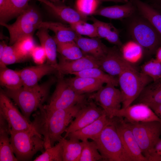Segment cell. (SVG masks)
<instances>
[{
	"instance_id": "obj_45",
	"label": "cell",
	"mask_w": 161,
	"mask_h": 161,
	"mask_svg": "<svg viewBox=\"0 0 161 161\" xmlns=\"http://www.w3.org/2000/svg\"><path fill=\"white\" fill-rule=\"evenodd\" d=\"M148 105L161 120V104H151Z\"/></svg>"
},
{
	"instance_id": "obj_14",
	"label": "cell",
	"mask_w": 161,
	"mask_h": 161,
	"mask_svg": "<svg viewBox=\"0 0 161 161\" xmlns=\"http://www.w3.org/2000/svg\"><path fill=\"white\" fill-rule=\"evenodd\" d=\"M115 116L122 117L125 121L132 123L154 121L161 122L160 119L149 106L143 103L121 108L116 112Z\"/></svg>"
},
{
	"instance_id": "obj_24",
	"label": "cell",
	"mask_w": 161,
	"mask_h": 161,
	"mask_svg": "<svg viewBox=\"0 0 161 161\" xmlns=\"http://www.w3.org/2000/svg\"><path fill=\"white\" fill-rule=\"evenodd\" d=\"M48 29L43 27L39 28L36 33L41 44L44 48L47 56V62L58 70V63L57 61V44L53 38L49 34Z\"/></svg>"
},
{
	"instance_id": "obj_16",
	"label": "cell",
	"mask_w": 161,
	"mask_h": 161,
	"mask_svg": "<svg viewBox=\"0 0 161 161\" xmlns=\"http://www.w3.org/2000/svg\"><path fill=\"white\" fill-rule=\"evenodd\" d=\"M94 67L99 68V61L90 55L85 54L80 58L72 60L66 59L60 56L58 73L62 75L72 74Z\"/></svg>"
},
{
	"instance_id": "obj_21",
	"label": "cell",
	"mask_w": 161,
	"mask_h": 161,
	"mask_svg": "<svg viewBox=\"0 0 161 161\" xmlns=\"http://www.w3.org/2000/svg\"><path fill=\"white\" fill-rule=\"evenodd\" d=\"M136 9L130 0L123 5L98 8L93 15L101 16L111 19L121 20L131 16Z\"/></svg>"
},
{
	"instance_id": "obj_4",
	"label": "cell",
	"mask_w": 161,
	"mask_h": 161,
	"mask_svg": "<svg viewBox=\"0 0 161 161\" xmlns=\"http://www.w3.org/2000/svg\"><path fill=\"white\" fill-rule=\"evenodd\" d=\"M10 140L13 153L18 161L29 160L38 152L44 151L43 137L36 131L11 132Z\"/></svg>"
},
{
	"instance_id": "obj_5",
	"label": "cell",
	"mask_w": 161,
	"mask_h": 161,
	"mask_svg": "<svg viewBox=\"0 0 161 161\" xmlns=\"http://www.w3.org/2000/svg\"><path fill=\"white\" fill-rule=\"evenodd\" d=\"M118 77L122 98V108L131 105L144 88L153 81L151 78L138 71L134 66L125 70Z\"/></svg>"
},
{
	"instance_id": "obj_10",
	"label": "cell",
	"mask_w": 161,
	"mask_h": 161,
	"mask_svg": "<svg viewBox=\"0 0 161 161\" xmlns=\"http://www.w3.org/2000/svg\"><path fill=\"white\" fill-rule=\"evenodd\" d=\"M0 115L6 120L10 132L22 131H36L3 89L0 92Z\"/></svg>"
},
{
	"instance_id": "obj_35",
	"label": "cell",
	"mask_w": 161,
	"mask_h": 161,
	"mask_svg": "<svg viewBox=\"0 0 161 161\" xmlns=\"http://www.w3.org/2000/svg\"><path fill=\"white\" fill-rule=\"evenodd\" d=\"M83 141V145L79 161H103L102 157L94 141Z\"/></svg>"
},
{
	"instance_id": "obj_30",
	"label": "cell",
	"mask_w": 161,
	"mask_h": 161,
	"mask_svg": "<svg viewBox=\"0 0 161 161\" xmlns=\"http://www.w3.org/2000/svg\"><path fill=\"white\" fill-rule=\"evenodd\" d=\"M120 50L124 59L132 65L139 62L144 53L142 47L134 40L129 41L122 44Z\"/></svg>"
},
{
	"instance_id": "obj_37",
	"label": "cell",
	"mask_w": 161,
	"mask_h": 161,
	"mask_svg": "<svg viewBox=\"0 0 161 161\" xmlns=\"http://www.w3.org/2000/svg\"><path fill=\"white\" fill-rule=\"evenodd\" d=\"M26 60L16 50L13 45L6 44L2 55L0 58V67L23 62Z\"/></svg>"
},
{
	"instance_id": "obj_39",
	"label": "cell",
	"mask_w": 161,
	"mask_h": 161,
	"mask_svg": "<svg viewBox=\"0 0 161 161\" xmlns=\"http://www.w3.org/2000/svg\"><path fill=\"white\" fill-rule=\"evenodd\" d=\"M69 26L79 35L90 38L98 37L96 28L93 23L90 24L86 21H82L69 24Z\"/></svg>"
},
{
	"instance_id": "obj_6",
	"label": "cell",
	"mask_w": 161,
	"mask_h": 161,
	"mask_svg": "<svg viewBox=\"0 0 161 161\" xmlns=\"http://www.w3.org/2000/svg\"><path fill=\"white\" fill-rule=\"evenodd\" d=\"M16 21L11 24L0 23L6 27L10 34L9 45H12L22 38L33 35L35 30L39 29L43 21L37 7L29 4L28 7L17 17Z\"/></svg>"
},
{
	"instance_id": "obj_32",
	"label": "cell",
	"mask_w": 161,
	"mask_h": 161,
	"mask_svg": "<svg viewBox=\"0 0 161 161\" xmlns=\"http://www.w3.org/2000/svg\"><path fill=\"white\" fill-rule=\"evenodd\" d=\"M72 74L76 76L95 78L101 81L104 83L111 84L116 86L118 85V78L108 74L99 68H89Z\"/></svg>"
},
{
	"instance_id": "obj_31",
	"label": "cell",
	"mask_w": 161,
	"mask_h": 161,
	"mask_svg": "<svg viewBox=\"0 0 161 161\" xmlns=\"http://www.w3.org/2000/svg\"><path fill=\"white\" fill-rule=\"evenodd\" d=\"M0 84L5 88L16 89L23 86L21 78L17 70L6 66L0 67Z\"/></svg>"
},
{
	"instance_id": "obj_28",
	"label": "cell",
	"mask_w": 161,
	"mask_h": 161,
	"mask_svg": "<svg viewBox=\"0 0 161 161\" xmlns=\"http://www.w3.org/2000/svg\"><path fill=\"white\" fill-rule=\"evenodd\" d=\"M136 100L147 105L161 104V77L148 84Z\"/></svg>"
},
{
	"instance_id": "obj_26",
	"label": "cell",
	"mask_w": 161,
	"mask_h": 161,
	"mask_svg": "<svg viewBox=\"0 0 161 161\" xmlns=\"http://www.w3.org/2000/svg\"><path fill=\"white\" fill-rule=\"evenodd\" d=\"M91 19L96 26L98 38H104L120 47L123 44L120 38L119 31L112 23L100 21L93 16Z\"/></svg>"
},
{
	"instance_id": "obj_40",
	"label": "cell",
	"mask_w": 161,
	"mask_h": 161,
	"mask_svg": "<svg viewBox=\"0 0 161 161\" xmlns=\"http://www.w3.org/2000/svg\"><path fill=\"white\" fill-rule=\"evenodd\" d=\"M141 72L155 81L161 77V63L155 58L148 61L141 67Z\"/></svg>"
},
{
	"instance_id": "obj_17",
	"label": "cell",
	"mask_w": 161,
	"mask_h": 161,
	"mask_svg": "<svg viewBox=\"0 0 161 161\" xmlns=\"http://www.w3.org/2000/svg\"><path fill=\"white\" fill-rule=\"evenodd\" d=\"M40 2L56 17L69 24L88 19V17L82 15L76 9L62 4L60 1L53 2L48 0H41Z\"/></svg>"
},
{
	"instance_id": "obj_2",
	"label": "cell",
	"mask_w": 161,
	"mask_h": 161,
	"mask_svg": "<svg viewBox=\"0 0 161 161\" xmlns=\"http://www.w3.org/2000/svg\"><path fill=\"white\" fill-rule=\"evenodd\" d=\"M57 78L52 77L44 82L31 87L23 86L16 89L4 88L6 95L20 109L21 113L30 122L32 112L36 111L47 99L52 86Z\"/></svg>"
},
{
	"instance_id": "obj_1",
	"label": "cell",
	"mask_w": 161,
	"mask_h": 161,
	"mask_svg": "<svg viewBox=\"0 0 161 161\" xmlns=\"http://www.w3.org/2000/svg\"><path fill=\"white\" fill-rule=\"evenodd\" d=\"M86 102L67 108L52 110L45 109L43 105L32 115V124L43 137L45 150L53 146L62 138L63 133Z\"/></svg>"
},
{
	"instance_id": "obj_7",
	"label": "cell",
	"mask_w": 161,
	"mask_h": 161,
	"mask_svg": "<svg viewBox=\"0 0 161 161\" xmlns=\"http://www.w3.org/2000/svg\"><path fill=\"white\" fill-rule=\"evenodd\" d=\"M125 122L132 131L143 155L148 161L154 147L160 139L161 122L157 121L139 123Z\"/></svg>"
},
{
	"instance_id": "obj_43",
	"label": "cell",
	"mask_w": 161,
	"mask_h": 161,
	"mask_svg": "<svg viewBox=\"0 0 161 161\" xmlns=\"http://www.w3.org/2000/svg\"><path fill=\"white\" fill-rule=\"evenodd\" d=\"M31 57L34 62L37 65L44 64L47 60L45 51L41 46H35L31 53Z\"/></svg>"
},
{
	"instance_id": "obj_18",
	"label": "cell",
	"mask_w": 161,
	"mask_h": 161,
	"mask_svg": "<svg viewBox=\"0 0 161 161\" xmlns=\"http://www.w3.org/2000/svg\"><path fill=\"white\" fill-rule=\"evenodd\" d=\"M22 80L23 86L31 87L38 84L44 76L52 73H58L57 69L46 63L17 70Z\"/></svg>"
},
{
	"instance_id": "obj_47",
	"label": "cell",
	"mask_w": 161,
	"mask_h": 161,
	"mask_svg": "<svg viewBox=\"0 0 161 161\" xmlns=\"http://www.w3.org/2000/svg\"><path fill=\"white\" fill-rule=\"evenodd\" d=\"M101 1H112L115 2H120L125 3L128 2L129 0H99Z\"/></svg>"
},
{
	"instance_id": "obj_42",
	"label": "cell",
	"mask_w": 161,
	"mask_h": 161,
	"mask_svg": "<svg viewBox=\"0 0 161 161\" xmlns=\"http://www.w3.org/2000/svg\"><path fill=\"white\" fill-rule=\"evenodd\" d=\"M11 6L10 0H0V23H7L10 19Z\"/></svg>"
},
{
	"instance_id": "obj_15",
	"label": "cell",
	"mask_w": 161,
	"mask_h": 161,
	"mask_svg": "<svg viewBox=\"0 0 161 161\" xmlns=\"http://www.w3.org/2000/svg\"><path fill=\"white\" fill-rule=\"evenodd\" d=\"M117 47L115 46L109 48L106 54L98 61L100 68L115 77L118 76L125 70L134 66L124 59Z\"/></svg>"
},
{
	"instance_id": "obj_19",
	"label": "cell",
	"mask_w": 161,
	"mask_h": 161,
	"mask_svg": "<svg viewBox=\"0 0 161 161\" xmlns=\"http://www.w3.org/2000/svg\"><path fill=\"white\" fill-rule=\"evenodd\" d=\"M111 121V118L105 113L90 124L69 134L66 138H74L83 141L89 139L93 140L99 135Z\"/></svg>"
},
{
	"instance_id": "obj_44",
	"label": "cell",
	"mask_w": 161,
	"mask_h": 161,
	"mask_svg": "<svg viewBox=\"0 0 161 161\" xmlns=\"http://www.w3.org/2000/svg\"><path fill=\"white\" fill-rule=\"evenodd\" d=\"M148 161H161V139L154 147Z\"/></svg>"
},
{
	"instance_id": "obj_20",
	"label": "cell",
	"mask_w": 161,
	"mask_h": 161,
	"mask_svg": "<svg viewBox=\"0 0 161 161\" xmlns=\"http://www.w3.org/2000/svg\"><path fill=\"white\" fill-rule=\"evenodd\" d=\"M75 42L85 54L90 55L98 61L106 54L109 49L98 37L89 38L79 35Z\"/></svg>"
},
{
	"instance_id": "obj_34",
	"label": "cell",
	"mask_w": 161,
	"mask_h": 161,
	"mask_svg": "<svg viewBox=\"0 0 161 161\" xmlns=\"http://www.w3.org/2000/svg\"><path fill=\"white\" fill-rule=\"evenodd\" d=\"M12 45L17 52L26 60L31 57V53L36 46L33 35L24 36Z\"/></svg>"
},
{
	"instance_id": "obj_13",
	"label": "cell",
	"mask_w": 161,
	"mask_h": 161,
	"mask_svg": "<svg viewBox=\"0 0 161 161\" xmlns=\"http://www.w3.org/2000/svg\"><path fill=\"white\" fill-rule=\"evenodd\" d=\"M112 118L125 148L133 161H148L143 155L132 131L123 118L117 116Z\"/></svg>"
},
{
	"instance_id": "obj_8",
	"label": "cell",
	"mask_w": 161,
	"mask_h": 161,
	"mask_svg": "<svg viewBox=\"0 0 161 161\" xmlns=\"http://www.w3.org/2000/svg\"><path fill=\"white\" fill-rule=\"evenodd\" d=\"M63 76L58 74L55 90L47 104L43 105L45 109L52 110L66 109L87 100L88 96L76 93Z\"/></svg>"
},
{
	"instance_id": "obj_48",
	"label": "cell",
	"mask_w": 161,
	"mask_h": 161,
	"mask_svg": "<svg viewBox=\"0 0 161 161\" xmlns=\"http://www.w3.org/2000/svg\"><path fill=\"white\" fill-rule=\"evenodd\" d=\"M49 1L53 2H56L60 1L61 0H48Z\"/></svg>"
},
{
	"instance_id": "obj_22",
	"label": "cell",
	"mask_w": 161,
	"mask_h": 161,
	"mask_svg": "<svg viewBox=\"0 0 161 161\" xmlns=\"http://www.w3.org/2000/svg\"><path fill=\"white\" fill-rule=\"evenodd\" d=\"M66 79L73 90L79 95L95 92L104 83L101 81L95 78L76 76Z\"/></svg>"
},
{
	"instance_id": "obj_23",
	"label": "cell",
	"mask_w": 161,
	"mask_h": 161,
	"mask_svg": "<svg viewBox=\"0 0 161 161\" xmlns=\"http://www.w3.org/2000/svg\"><path fill=\"white\" fill-rule=\"evenodd\" d=\"M43 27L50 30L55 33L53 37L56 43H64L75 41L80 35L70 26L60 22L42 21L39 28Z\"/></svg>"
},
{
	"instance_id": "obj_46",
	"label": "cell",
	"mask_w": 161,
	"mask_h": 161,
	"mask_svg": "<svg viewBox=\"0 0 161 161\" xmlns=\"http://www.w3.org/2000/svg\"><path fill=\"white\" fill-rule=\"evenodd\" d=\"M155 54V59L161 63V46L158 48Z\"/></svg>"
},
{
	"instance_id": "obj_33",
	"label": "cell",
	"mask_w": 161,
	"mask_h": 161,
	"mask_svg": "<svg viewBox=\"0 0 161 161\" xmlns=\"http://www.w3.org/2000/svg\"><path fill=\"white\" fill-rule=\"evenodd\" d=\"M56 44L58 52L61 56L66 59L75 60L85 55L75 41Z\"/></svg>"
},
{
	"instance_id": "obj_25",
	"label": "cell",
	"mask_w": 161,
	"mask_h": 161,
	"mask_svg": "<svg viewBox=\"0 0 161 161\" xmlns=\"http://www.w3.org/2000/svg\"><path fill=\"white\" fill-rule=\"evenodd\" d=\"M10 130L8 123L0 115V161H18L10 143Z\"/></svg>"
},
{
	"instance_id": "obj_12",
	"label": "cell",
	"mask_w": 161,
	"mask_h": 161,
	"mask_svg": "<svg viewBox=\"0 0 161 161\" xmlns=\"http://www.w3.org/2000/svg\"><path fill=\"white\" fill-rule=\"evenodd\" d=\"M104 110L97 106L92 99L88 97L75 117L67 128L64 137L66 138L69 133L80 129L92 123L103 114Z\"/></svg>"
},
{
	"instance_id": "obj_9",
	"label": "cell",
	"mask_w": 161,
	"mask_h": 161,
	"mask_svg": "<svg viewBox=\"0 0 161 161\" xmlns=\"http://www.w3.org/2000/svg\"><path fill=\"white\" fill-rule=\"evenodd\" d=\"M129 32L133 40L142 47L144 53L148 55L155 53L161 46V36L144 18L132 21L130 24Z\"/></svg>"
},
{
	"instance_id": "obj_29",
	"label": "cell",
	"mask_w": 161,
	"mask_h": 161,
	"mask_svg": "<svg viewBox=\"0 0 161 161\" xmlns=\"http://www.w3.org/2000/svg\"><path fill=\"white\" fill-rule=\"evenodd\" d=\"M63 137L60 140L63 148V161H79L83 145V141Z\"/></svg>"
},
{
	"instance_id": "obj_36",
	"label": "cell",
	"mask_w": 161,
	"mask_h": 161,
	"mask_svg": "<svg viewBox=\"0 0 161 161\" xmlns=\"http://www.w3.org/2000/svg\"><path fill=\"white\" fill-rule=\"evenodd\" d=\"M34 161H63V148L59 141L55 145L45 150Z\"/></svg>"
},
{
	"instance_id": "obj_38",
	"label": "cell",
	"mask_w": 161,
	"mask_h": 161,
	"mask_svg": "<svg viewBox=\"0 0 161 161\" xmlns=\"http://www.w3.org/2000/svg\"><path fill=\"white\" fill-rule=\"evenodd\" d=\"M100 2L99 0H76L75 8L80 14L87 17L93 15Z\"/></svg>"
},
{
	"instance_id": "obj_41",
	"label": "cell",
	"mask_w": 161,
	"mask_h": 161,
	"mask_svg": "<svg viewBox=\"0 0 161 161\" xmlns=\"http://www.w3.org/2000/svg\"><path fill=\"white\" fill-rule=\"evenodd\" d=\"M10 0L11 6V19L17 17L27 9L29 5L30 1L32 0Z\"/></svg>"
},
{
	"instance_id": "obj_27",
	"label": "cell",
	"mask_w": 161,
	"mask_h": 161,
	"mask_svg": "<svg viewBox=\"0 0 161 161\" xmlns=\"http://www.w3.org/2000/svg\"><path fill=\"white\" fill-rule=\"evenodd\" d=\"M143 17L148 21L161 36V14L141 0H131Z\"/></svg>"
},
{
	"instance_id": "obj_11",
	"label": "cell",
	"mask_w": 161,
	"mask_h": 161,
	"mask_svg": "<svg viewBox=\"0 0 161 161\" xmlns=\"http://www.w3.org/2000/svg\"><path fill=\"white\" fill-rule=\"evenodd\" d=\"M105 111L110 118L115 116L116 112L121 108L122 98L120 90L114 85L107 83L98 90L88 95Z\"/></svg>"
},
{
	"instance_id": "obj_3",
	"label": "cell",
	"mask_w": 161,
	"mask_h": 161,
	"mask_svg": "<svg viewBox=\"0 0 161 161\" xmlns=\"http://www.w3.org/2000/svg\"><path fill=\"white\" fill-rule=\"evenodd\" d=\"M103 161H133L127 152L111 118V122L93 140Z\"/></svg>"
}]
</instances>
